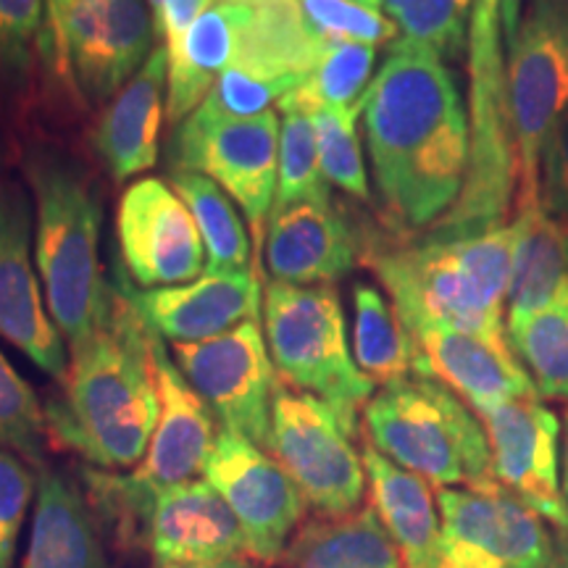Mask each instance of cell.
<instances>
[{"label": "cell", "mask_w": 568, "mask_h": 568, "mask_svg": "<svg viewBox=\"0 0 568 568\" xmlns=\"http://www.w3.org/2000/svg\"><path fill=\"white\" fill-rule=\"evenodd\" d=\"M374 182L397 230L426 232L468 172V109L450 63L397 38L361 101Z\"/></svg>", "instance_id": "cell-1"}, {"label": "cell", "mask_w": 568, "mask_h": 568, "mask_svg": "<svg viewBox=\"0 0 568 568\" xmlns=\"http://www.w3.org/2000/svg\"><path fill=\"white\" fill-rule=\"evenodd\" d=\"M113 287L109 324L71 353L61 395L45 406V424L55 445L88 464L130 468L145 458L159 422L155 335L142 324L122 280Z\"/></svg>", "instance_id": "cell-2"}, {"label": "cell", "mask_w": 568, "mask_h": 568, "mask_svg": "<svg viewBox=\"0 0 568 568\" xmlns=\"http://www.w3.org/2000/svg\"><path fill=\"white\" fill-rule=\"evenodd\" d=\"M521 224L518 219L493 232L460 240H414L374 253L372 264L385 284L403 326H450L495 343H506L510 274Z\"/></svg>", "instance_id": "cell-3"}, {"label": "cell", "mask_w": 568, "mask_h": 568, "mask_svg": "<svg viewBox=\"0 0 568 568\" xmlns=\"http://www.w3.org/2000/svg\"><path fill=\"white\" fill-rule=\"evenodd\" d=\"M27 176L38 201L34 245L48 311L74 353L109 324L116 297L98 258L101 197L90 176L61 153L34 151Z\"/></svg>", "instance_id": "cell-4"}, {"label": "cell", "mask_w": 568, "mask_h": 568, "mask_svg": "<svg viewBox=\"0 0 568 568\" xmlns=\"http://www.w3.org/2000/svg\"><path fill=\"white\" fill-rule=\"evenodd\" d=\"M506 0H474L468 19V172L456 205L424 240H460L506 226L518 195V148L508 103Z\"/></svg>", "instance_id": "cell-5"}, {"label": "cell", "mask_w": 568, "mask_h": 568, "mask_svg": "<svg viewBox=\"0 0 568 568\" xmlns=\"http://www.w3.org/2000/svg\"><path fill=\"white\" fill-rule=\"evenodd\" d=\"M366 443L437 489L493 485L485 424L435 376L382 387L364 408Z\"/></svg>", "instance_id": "cell-6"}, {"label": "cell", "mask_w": 568, "mask_h": 568, "mask_svg": "<svg viewBox=\"0 0 568 568\" xmlns=\"http://www.w3.org/2000/svg\"><path fill=\"white\" fill-rule=\"evenodd\" d=\"M266 343L276 374L297 393L314 395L358 435V414L374 397L347 345L343 303L335 287H297L272 282L266 287Z\"/></svg>", "instance_id": "cell-7"}, {"label": "cell", "mask_w": 568, "mask_h": 568, "mask_svg": "<svg viewBox=\"0 0 568 568\" xmlns=\"http://www.w3.org/2000/svg\"><path fill=\"white\" fill-rule=\"evenodd\" d=\"M508 103L518 148L516 211L539 205L545 140L568 109V0H524L506 38Z\"/></svg>", "instance_id": "cell-8"}, {"label": "cell", "mask_w": 568, "mask_h": 568, "mask_svg": "<svg viewBox=\"0 0 568 568\" xmlns=\"http://www.w3.org/2000/svg\"><path fill=\"white\" fill-rule=\"evenodd\" d=\"M268 453L322 518H345L361 510L366 497L364 456L339 416L314 395L280 387L272 408Z\"/></svg>", "instance_id": "cell-9"}, {"label": "cell", "mask_w": 568, "mask_h": 568, "mask_svg": "<svg viewBox=\"0 0 568 568\" xmlns=\"http://www.w3.org/2000/svg\"><path fill=\"white\" fill-rule=\"evenodd\" d=\"M48 55L88 101L113 98L151 55L155 32L145 0H48Z\"/></svg>", "instance_id": "cell-10"}, {"label": "cell", "mask_w": 568, "mask_h": 568, "mask_svg": "<svg viewBox=\"0 0 568 568\" xmlns=\"http://www.w3.org/2000/svg\"><path fill=\"white\" fill-rule=\"evenodd\" d=\"M280 111L224 122L190 113L172 140V172L205 174L230 193L245 211L261 255L280 182Z\"/></svg>", "instance_id": "cell-11"}, {"label": "cell", "mask_w": 568, "mask_h": 568, "mask_svg": "<svg viewBox=\"0 0 568 568\" xmlns=\"http://www.w3.org/2000/svg\"><path fill=\"white\" fill-rule=\"evenodd\" d=\"M439 568H548L556 531L500 481L437 489Z\"/></svg>", "instance_id": "cell-12"}, {"label": "cell", "mask_w": 568, "mask_h": 568, "mask_svg": "<svg viewBox=\"0 0 568 568\" xmlns=\"http://www.w3.org/2000/svg\"><path fill=\"white\" fill-rule=\"evenodd\" d=\"M172 358L224 429L268 450L280 382L258 322H243L201 343H174Z\"/></svg>", "instance_id": "cell-13"}, {"label": "cell", "mask_w": 568, "mask_h": 568, "mask_svg": "<svg viewBox=\"0 0 568 568\" xmlns=\"http://www.w3.org/2000/svg\"><path fill=\"white\" fill-rule=\"evenodd\" d=\"M205 481L237 518L247 556L264 566L280 564L308 508L280 460L222 426L205 464Z\"/></svg>", "instance_id": "cell-14"}, {"label": "cell", "mask_w": 568, "mask_h": 568, "mask_svg": "<svg viewBox=\"0 0 568 568\" xmlns=\"http://www.w3.org/2000/svg\"><path fill=\"white\" fill-rule=\"evenodd\" d=\"M485 424L493 471L508 493L542 516L552 529H568L560 485V418L539 397L503 403L479 414Z\"/></svg>", "instance_id": "cell-15"}, {"label": "cell", "mask_w": 568, "mask_h": 568, "mask_svg": "<svg viewBox=\"0 0 568 568\" xmlns=\"http://www.w3.org/2000/svg\"><path fill=\"white\" fill-rule=\"evenodd\" d=\"M119 245L132 282L140 287H169L201 280L203 240L193 213L159 176L126 187L119 203Z\"/></svg>", "instance_id": "cell-16"}, {"label": "cell", "mask_w": 568, "mask_h": 568, "mask_svg": "<svg viewBox=\"0 0 568 568\" xmlns=\"http://www.w3.org/2000/svg\"><path fill=\"white\" fill-rule=\"evenodd\" d=\"M0 337L34 366L63 379L67 347L32 268V205L17 180L0 182Z\"/></svg>", "instance_id": "cell-17"}, {"label": "cell", "mask_w": 568, "mask_h": 568, "mask_svg": "<svg viewBox=\"0 0 568 568\" xmlns=\"http://www.w3.org/2000/svg\"><path fill=\"white\" fill-rule=\"evenodd\" d=\"M153 566H203L247 556L237 518L209 481L161 489L142 521Z\"/></svg>", "instance_id": "cell-18"}, {"label": "cell", "mask_w": 568, "mask_h": 568, "mask_svg": "<svg viewBox=\"0 0 568 568\" xmlns=\"http://www.w3.org/2000/svg\"><path fill=\"white\" fill-rule=\"evenodd\" d=\"M122 287L138 311L142 324L155 337L172 343H201L243 322H258L261 282L251 268L232 274H205L182 287L134 290Z\"/></svg>", "instance_id": "cell-19"}, {"label": "cell", "mask_w": 568, "mask_h": 568, "mask_svg": "<svg viewBox=\"0 0 568 568\" xmlns=\"http://www.w3.org/2000/svg\"><path fill=\"white\" fill-rule=\"evenodd\" d=\"M410 337L424 355L426 374L450 387L477 416L503 403L539 397L508 339L495 343L450 326H422Z\"/></svg>", "instance_id": "cell-20"}, {"label": "cell", "mask_w": 568, "mask_h": 568, "mask_svg": "<svg viewBox=\"0 0 568 568\" xmlns=\"http://www.w3.org/2000/svg\"><path fill=\"white\" fill-rule=\"evenodd\" d=\"M358 251L351 222L332 201L293 203L268 216L264 255L274 282L332 284L353 272Z\"/></svg>", "instance_id": "cell-21"}, {"label": "cell", "mask_w": 568, "mask_h": 568, "mask_svg": "<svg viewBox=\"0 0 568 568\" xmlns=\"http://www.w3.org/2000/svg\"><path fill=\"white\" fill-rule=\"evenodd\" d=\"M169 82L166 45L153 48L148 61L113 95L98 119L92 145L116 182L132 180L159 161V132L163 119V88Z\"/></svg>", "instance_id": "cell-22"}, {"label": "cell", "mask_w": 568, "mask_h": 568, "mask_svg": "<svg viewBox=\"0 0 568 568\" xmlns=\"http://www.w3.org/2000/svg\"><path fill=\"white\" fill-rule=\"evenodd\" d=\"M253 24V9L230 0H213L203 9L184 38L169 51L166 116L182 124L203 103L213 82L243 53L245 34Z\"/></svg>", "instance_id": "cell-23"}, {"label": "cell", "mask_w": 568, "mask_h": 568, "mask_svg": "<svg viewBox=\"0 0 568 568\" xmlns=\"http://www.w3.org/2000/svg\"><path fill=\"white\" fill-rule=\"evenodd\" d=\"M361 456H364L372 508L400 552L403 568H439L443 521L429 481L395 466L368 443Z\"/></svg>", "instance_id": "cell-24"}, {"label": "cell", "mask_w": 568, "mask_h": 568, "mask_svg": "<svg viewBox=\"0 0 568 568\" xmlns=\"http://www.w3.org/2000/svg\"><path fill=\"white\" fill-rule=\"evenodd\" d=\"M21 568H111L88 500L48 466L38 471V508Z\"/></svg>", "instance_id": "cell-25"}, {"label": "cell", "mask_w": 568, "mask_h": 568, "mask_svg": "<svg viewBox=\"0 0 568 568\" xmlns=\"http://www.w3.org/2000/svg\"><path fill=\"white\" fill-rule=\"evenodd\" d=\"M518 234L506 314L529 316L550 305L568 303V222L535 209L516 211Z\"/></svg>", "instance_id": "cell-26"}, {"label": "cell", "mask_w": 568, "mask_h": 568, "mask_svg": "<svg viewBox=\"0 0 568 568\" xmlns=\"http://www.w3.org/2000/svg\"><path fill=\"white\" fill-rule=\"evenodd\" d=\"M287 568H403L400 552L372 506L305 524L284 552Z\"/></svg>", "instance_id": "cell-27"}, {"label": "cell", "mask_w": 568, "mask_h": 568, "mask_svg": "<svg viewBox=\"0 0 568 568\" xmlns=\"http://www.w3.org/2000/svg\"><path fill=\"white\" fill-rule=\"evenodd\" d=\"M353 311V358L366 379L387 387L408 376H429L416 339L408 335L395 305L387 303L379 287L355 284Z\"/></svg>", "instance_id": "cell-28"}, {"label": "cell", "mask_w": 568, "mask_h": 568, "mask_svg": "<svg viewBox=\"0 0 568 568\" xmlns=\"http://www.w3.org/2000/svg\"><path fill=\"white\" fill-rule=\"evenodd\" d=\"M172 187L193 213L205 245V274L247 272L251 240L230 197L216 182L197 172H172Z\"/></svg>", "instance_id": "cell-29"}, {"label": "cell", "mask_w": 568, "mask_h": 568, "mask_svg": "<svg viewBox=\"0 0 568 568\" xmlns=\"http://www.w3.org/2000/svg\"><path fill=\"white\" fill-rule=\"evenodd\" d=\"M506 337L537 393L568 406V303L508 318Z\"/></svg>", "instance_id": "cell-30"}, {"label": "cell", "mask_w": 568, "mask_h": 568, "mask_svg": "<svg viewBox=\"0 0 568 568\" xmlns=\"http://www.w3.org/2000/svg\"><path fill=\"white\" fill-rule=\"evenodd\" d=\"M376 63V48L366 42L335 40L326 42L322 55L305 77L301 88L284 95V101L301 105V109H345L361 111L372 71Z\"/></svg>", "instance_id": "cell-31"}, {"label": "cell", "mask_w": 568, "mask_h": 568, "mask_svg": "<svg viewBox=\"0 0 568 568\" xmlns=\"http://www.w3.org/2000/svg\"><path fill=\"white\" fill-rule=\"evenodd\" d=\"M282 116L280 132V182H276V197L272 213L287 209L293 203L316 201L329 203V182L322 172L318 161L316 130L311 113L301 105L282 101L276 103Z\"/></svg>", "instance_id": "cell-32"}, {"label": "cell", "mask_w": 568, "mask_h": 568, "mask_svg": "<svg viewBox=\"0 0 568 568\" xmlns=\"http://www.w3.org/2000/svg\"><path fill=\"white\" fill-rule=\"evenodd\" d=\"M400 30V38L422 42L447 63L458 61L468 42L474 0H358Z\"/></svg>", "instance_id": "cell-33"}, {"label": "cell", "mask_w": 568, "mask_h": 568, "mask_svg": "<svg viewBox=\"0 0 568 568\" xmlns=\"http://www.w3.org/2000/svg\"><path fill=\"white\" fill-rule=\"evenodd\" d=\"M301 74H274V71L253 69L245 63H232L222 71L203 103L193 116L203 122H224V119H253L272 111V103H280L284 95L301 88Z\"/></svg>", "instance_id": "cell-34"}, {"label": "cell", "mask_w": 568, "mask_h": 568, "mask_svg": "<svg viewBox=\"0 0 568 568\" xmlns=\"http://www.w3.org/2000/svg\"><path fill=\"white\" fill-rule=\"evenodd\" d=\"M308 113L316 130L318 161H322L326 182L335 184L351 197H358V201H372L364 151H361L358 130H355V116L361 111L318 105V109H308Z\"/></svg>", "instance_id": "cell-35"}, {"label": "cell", "mask_w": 568, "mask_h": 568, "mask_svg": "<svg viewBox=\"0 0 568 568\" xmlns=\"http://www.w3.org/2000/svg\"><path fill=\"white\" fill-rule=\"evenodd\" d=\"M48 424L34 389L21 379L6 355L0 353V450L45 468Z\"/></svg>", "instance_id": "cell-36"}, {"label": "cell", "mask_w": 568, "mask_h": 568, "mask_svg": "<svg viewBox=\"0 0 568 568\" xmlns=\"http://www.w3.org/2000/svg\"><path fill=\"white\" fill-rule=\"evenodd\" d=\"M308 30L318 40L366 42V45H393L400 30L385 13L358 0H297Z\"/></svg>", "instance_id": "cell-37"}, {"label": "cell", "mask_w": 568, "mask_h": 568, "mask_svg": "<svg viewBox=\"0 0 568 568\" xmlns=\"http://www.w3.org/2000/svg\"><path fill=\"white\" fill-rule=\"evenodd\" d=\"M38 487L32 466L9 450H0V568H11L19 531Z\"/></svg>", "instance_id": "cell-38"}, {"label": "cell", "mask_w": 568, "mask_h": 568, "mask_svg": "<svg viewBox=\"0 0 568 568\" xmlns=\"http://www.w3.org/2000/svg\"><path fill=\"white\" fill-rule=\"evenodd\" d=\"M539 203L545 213L568 222V109L545 140L539 161Z\"/></svg>", "instance_id": "cell-39"}, {"label": "cell", "mask_w": 568, "mask_h": 568, "mask_svg": "<svg viewBox=\"0 0 568 568\" xmlns=\"http://www.w3.org/2000/svg\"><path fill=\"white\" fill-rule=\"evenodd\" d=\"M40 19L42 0H0V67L17 69L27 61Z\"/></svg>", "instance_id": "cell-40"}, {"label": "cell", "mask_w": 568, "mask_h": 568, "mask_svg": "<svg viewBox=\"0 0 568 568\" xmlns=\"http://www.w3.org/2000/svg\"><path fill=\"white\" fill-rule=\"evenodd\" d=\"M211 0H148L159 38L163 34L166 48H174L184 38L190 24L201 17Z\"/></svg>", "instance_id": "cell-41"}, {"label": "cell", "mask_w": 568, "mask_h": 568, "mask_svg": "<svg viewBox=\"0 0 568 568\" xmlns=\"http://www.w3.org/2000/svg\"><path fill=\"white\" fill-rule=\"evenodd\" d=\"M548 568H568V529L556 531V548H552V560Z\"/></svg>", "instance_id": "cell-42"}, {"label": "cell", "mask_w": 568, "mask_h": 568, "mask_svg": "<svg viewBox=\"0 0 568 568\" xmlns=\"http://www.w3.org/2000/svg\"><path fill=\"white\" fill-rule=\"evenodd\" d=\"M560 485H564V497L568 506V406L564 414V439H560Z\"/></svg>", "instance_id": "cell-43"}, {"label": "cell", "mask_w": 568, "mask_h": 568, "mask_svg": "<svg viewBox=\"0 0 568 568\" xmlns=\"http://www.w3.org/2000/svg\"><path fill=\"white\" fill-rule=\"evenodd\" d=\"M163 568H258L245 558H232V560H219V564H203V566H163Z\"/></svg>", "instance_id": "cell-44"}]
</instances>
